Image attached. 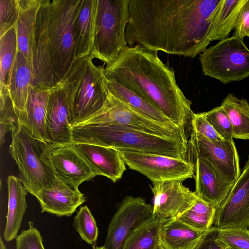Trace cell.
<instances>
[{
    "label": "cell",
    "instance_id": "obj_1",
    "mask_svg": "<svg viewBox=\"0 0 249 249\" xmlns=\"http://www.w3.org/2000/svg\"><path fill=\"white\" fill-rule=\"evenodd\" d=\"M220 1L129 0L127 44L194 58L211 43L210 18Z\"/></svg>",
    "mask_w": 249,
    "mask_h": 249
},
{
    "label": "cell",
    "instance_id": "obj_2",
    "mask_svg": "<svg viewBox=\"0 0 249 249\" xmlns=\"http://www.w3.org/2000/svg\"><path fill=\"white\" fill-rule=\"evenodd\" d=\"M175 71L164 63L157 52L139 45L128 46L112 64L106 66L107 79L143 98L169 118L187 136L192 130V102L182 91Z\"/></svg>",
    "mask_w": 249,
    "mask_h": 249
},
{
    "label": "cell",
    "instance_id": "obj_3",
    "mask_svg": "<svg viewBox=\"0 0 249 249\" xmlns=\"http://www.w3.org/2000/svg\"><path fill=\"white\" fill-rule=\"evenodd\" d=\"M72 143H83L118 150L158 154L186 160L187 141L162 137L116 124L71 126Z\"/></svg>",
    "mask_w": 249,
    "mask_h": 249
},
{
    "label": "cell",
    "instance_id": "obj_4",
    "mask_svg": "<svg viewBox=\"0 0 249 249\" xmlns=\"http://www.w3.org/2000/svg\"><path fill=\"white\" fill-rule=\"evenodd\" d=\"M89 54L77 59L62 84L69 98L71 124L79 125L100 113L109 97L105 68Z\"/></svg>",
    "mask_w": 249,
    "mask_h": 249
},
{
    "label": "cell",
    "instance_id": "obj_5",
    "mask_svg": "<svg viewBox=\"0 0 249 249\" xmlns=\"http://www.w3.org/2000/svg\"><path fill=\"white\" fill-rule=\"evenodd\" d=\"M11 133L9 152L18 166V178L35 196L56 178L51 161V145L33 136L20 122Z\"/></svg>",
    "mask_w": 249,
    "mask_h": 249
},
{
    "label": "cell",
    "instance_id": "obj_6",
    "mask_svg": "<svg viewBox=\"0 0 249 249\" xmlns=\"http://www.w3.org/2000/svg\"><path fill=\"white\" fill-rule=\"evenodd\" d=\"M129 0H97L90 54L106 66L114 62L127 47L126 29Z\"/></svg>",
    "mask_w": 249,
    "mask_h": 249
},
{
    "label": "cell",
    "instance_id": "obj_7",
    "mask_svg": "<svg viewBox=\"0 0 249 249\" xmlns=\"http://www.w3.org/2000/svg\"><path fill=\"white\" fill-rule=\"evenodd\" d=\"M84 0H51L49 33L56 78L64 81L76 59L75 25Z\"/></svg>",
    "mask_w": 249,
    "mask_h": 249
},
{
    "label": "cell",
    "instance_id": "obj_8",
    "mask_svg": "<svg viewBox=\"0 0 249 249\" xmlns=\"http://www.w3.org/2000/svg\"><path fill=\"white\" fill-rule=\"evenodd\" d=\"M199 60L204 75L223 84L249 76V49L242 39L234 36L205 49Z\"/></svg>",
    "mask_w": 249,
    "mask_h": 249
},
{
    "label": "cell",
    "instance_id": "obj_9",
    "mask_svg": "<svg viewBox=\"0 0 249 249\" xmlns=\"http://www.w3.org/2000/svg\"><path fill=\"white\" fill-rule=\"evenodd\" d=\"M51 0H42L33 33L31 47L32 86L51 89L59 84L54 71L49 33Z\"/></svg>",
    "mask_w": 249,
    "mask_h": 249
},
{
    "label": "cell",
    "instance_id": "obj_10",
    "mask_svg": "<svg viewBox=\"0 0 249 249\" xmlns=\"http://www.w3.org/2000/svg\"><path fill=\"white\" fill-rule=\"evenodd\" d=\"M125 164L152 182L183 181L194 176V163L188 160L164 155L118 150Z\"/></svg>",
    "mask_w": 249,
    "mask_h": 249
},
{
    "label": "cell",
    "instance_id": "obj_11",
    "mask_svg": "<svg viewBox=\"0 0 249 249\" xmlns=\"http://www.w3.org/2000/svg\"><path fill=\"white\" fill-rule=\"evenodd\" d=\"M119 124L154 135L187 141V136L180 129L167 126L140 114L109 93L104 109L81 124Z\"/></svg>",
    "mask_w": 249,
    "mask_h": 249
},
{
    "label": "cell",
    "instance_id": "obj_12",
    "mask_svg": "<svg viewBox=\"0 0 249 249\" xmlns=\"http://www.w3.org/2000/svg\"><path fill=\"white\" fill-rule=\"evenodd\" d=\"M189 145L195 158L206 160L227 182L233 185L241 172L234 140L212 141L192 130Z\"/></svg>",
    "mask_w": 249,
    "mask_h": 249
},
{
    "label": "cell",
    "instance_id": "obj_13",
    "mask_svg": "<svg viewBox=\"0 0 249 249\" xmlns=\"http://www.w3.org/2000/svg\"><path fill=\"white\" fill-rule=\"evenodd\" d=\"M153 206L145 199L128 196L124 198L112 217L104 249H122L131 232L152 215Z\"/></svg>",
    "mask_w": 249,
    "mask_h": 249
},
{
    "label": "cell",
    "instance_id": "obj_14",
    "mask_svg": "<svg viewBox=\"0 0 249 249\" xmlns=\"http://www.w3.org/2000/svg\"><path fill=\"white\" fill-rule=\"evenodd\" d=\"M214 227L249 230V156L224 202L217 208Z\"/></svg>",
    "mask_w": 249,
    "mask_h": 249
},
{
    "label": "cell",
    "instance_id": "obj_15",
    "mask_svg": "<svg viewBox=\"0 0 249 249\" xmlns=\"http://www.w3.org/2000/svg\"><path fill=\"white\" fill-rule=\"evenodd\" d=\"M152 216L160 221L176 219L196 201L197 196L183 181L172 180L152 182Z\"/></svg>",
    "mask_w": 249,
    "mask_h": 249
},
{
    "label": "cell",
    "instance_id": "obj_16",
    "mask_svg": "<svg viewBox=\"0 0 249 249\" xmlns=\"http://www.w3.org/2000/svg\"><path fill=\"white\" fill-rule=\"evenodd\" d=\"M45 142L53 146L72 143L69 98L62 83L52 90L49 96Z\"/></svg>",
    "mask_w": 249,
    "mask_h": 249
},
{
    "label": "cell",
    "instance_id": "obj_17",
    "mask_svg": "<svg viewBox=\"0 0 249 249\" xmlns=\"http://www.w3.org/2000/svg\"><path fill=\"white\" fill-rule=\"evenodd\" d=\"M51 158L56 177L71 187L78 188L97 176L71 144L51 145Z\"/></svg>",
    "mask_w": 249,
    "mask_h": 249
},
{
    "label": "cell",
    "instance_id": "obj_18",
    "mask_svg": "<svg viewBox=\"0 0 249 249\" xmlns=\"http://www.w3.org/2000/svg\"><path fill=\"white\" fill-rule=\"evenodd\" d=\"M35 197L40 203L41 213L59 217L71 216L85 201L78 188L71 187L56 178L48 187L39 190Z\"/></svg>",
    "mask_w": 249,
    "mask_h": 249
},
{
    "label": "cell",
    "instance_id": "obj_19",
    "mask_svg": "<svg viewBox=\"0 0 249 249\" xmlns=\"http://www.w3.org/2000/svg\"><path fill=\"white\" fill-rule=\"evenodd\" d=\"M71 145L97 176L107 177L115 183L126 170V164L116 149L83 143Z\"/></svg>",
    "mask_w": 249,
    "mask_h": 249
},
{
    "label": "cell",
    "instance_id": "obj_20",
    "mask_svg": "<svg viewBox=\"0 0 249 249\" xmlns=\"http://www.w3.org/2000/svg\"><path fill=\"white\" fill-rule=\"evenodd\" d=\"M195 191L197 196L219 207L225 200L233 185L224 180L206 160L195 158Z\"/></svg>",
    "mask_w": 249,
    "mask_h": 249
},
{
    "label": "cell",
    "instance_id": "obj_21",
    "mask_svg": "<svg viewBox=\"0 0 249 249\" xmlns=\"http://www.w3.org/2000/svg\"><path fill=\"white\" fill-rule=\"evenodd\" d=\"M32 82L31 65L23 54L18 50L10 73L7 89L19 120L25 112Z\"/></svg>",
    "mask_w": 249,
    "mask_h": 249
},
{
    "label": "cell",
    "instance_id": "obj_22",
    "mask_svg": "<svg viewBox=\"0 0 249 249\" xmlns=\"http://www.w3.org/2000/svg\"><path fill=\"white\" fill-rule=\"evenodd\" d=\"M53 89L30 86L25 112L19 120L33 136L44 141L48 101Z\"/></svg>",
    "mask_w": 249,
    "mask_h": 249
},
{
    "label": "cell",
    "instance_id": "obj_23",
    "mask_svg": "<svg viewBox=\"0 0 249 249\" xmlns=\"http://www.w3.org/2000/svg\"><path fill=\"white\" fill-rule=\"evenodd\" d=\"M8 209L4 238L6 241L16 239L20 228L23 218L28 207L26 200L27 191L18 178L8 177Z\"/></svg>",
    "mask_w": 249,
    "mask_h": 249
},
{
    "label": "cell",
    "instance_id": "obj_24",
    "mask_svg": "<svg viewBox=\"0 0 249 249\" xmlns=\"http://www.w3.org/2000/svg\"><path fill=\"white\" fill-rule=\"evenodd\" d=\"M207 231L196 229L177 219H166L160 226V241L166 249H195Z\"/></svg>",
    "mask_w": 249,
    "mask_h": 249
},
{
    "label": "cell",
    "instance_id": "obj_25",
    "mask_svg": "<svg viewBox=\"0 0 249 249\" xmlns=\"http://www.w3.org/2000/svg\"><path fill=\"white\" fill-rule=\"evenodd\" d=\"M106 82L107 90L112 96L135 111L161 124L179 128L159 109L134 92L115 82L106 79Z\"/></svg>",
    "mask_w": 249,
    "mask_h": 249
},
{
    "label": "cell",
    "instance_id": "obj_26",
    "mask_svg": "<svg viewBox=\"0 0 249 249\" xmlns=\"http://www.w3.org/2000/svg\"><path fill=\"white\" fill-rule=\"evenodd\" d=\"M42 0H16L18 17L16 24L18 50L26 58L31 67L33 33Z\"/></svg>",
    "mask_w": 249,
    "mask_h": 249
},
{
    "label": "cell",
    "instance_id": "obj_27",
    "mask_svg": "<svg viewBox=\"0 0 249 249\" xmlns=\"http://www.w3.org/2000/svg\"><path fill=\"white\" fill-rule=\"evenodd\" d=\"M97 0H84L75 25V56L79 59L91 53Z\"/></svg>",
    "mask_w": 249,
    "mask_h": 249
},
{
    "label": "cell",
    "instance_id": "obj_28",
    "mask_svg": "<svg viewBox=\"0 0 249 249\" xmlns=\"http://www.w3.org/2000/svg\"><path fill=\"white\" fill-rule=\"evenodd\" d=\"M246 0H221L210 18V41L228 38L234 29L241 9Z\"/></svg>",
    "mask_w": 249,
    "mask_h": 249
},
{
    "label": "cell",
    "instance_id": "obj_29",
    "mask_svg": "<svg viewBox=\"0 0 249 249\" xmlns=\"http://www.w3.org/2000/svg\"><path fill=\"white\" fill-rule=\"evenodd\" d=\"M230 120L233 138L249 140V103L229 93L220 105Z\"/></svg>",
    "mask_w": 249,
    "mask_h": 249
},
{
    "label": "cell",
    "instance_id": "obj_30",
    "mask_svg": "<svg viewBox=\"0 0 249 249\" xmlns=\"http://www.w3.org/2000/svg\"><path fill=\"white\" fill-rule=\"evenodd\" d=\"M161 222L152 215L131 232L122 249H155L160 241Z\"/></svg>",
    "mask_w": 249,
    "mask_h": 249
},
{
    "label": "cell",
    "instance_id": "obj_31",
    "mask_svg": "<svg viewBox=\"0 0 249 249\" xmlns=\"http://www.w3.org/2000/svg\"><path fill=\"white\" fill-rule=\"evenodd\" d=\"M217 208L197 197L195 203L176 219L196 229L207 231L214 224Z\"/></svg>",
    "mask_w": 249,
    "mask_h": 249
},
{
    "label": "cell",
    "instance_id": "obj_32",
    "mask_svg": "<svg viewBox=\"0 0 249 249\" xmlns=\"http://www.w3.org/2000/svg\"><path fill=\"white\" fill-rule=\"evenodd\" d=\"M18 51L16 26L0 37V89L7 87L10 73Z\"/></svg>",
    "mask_w": 249,
    "mask_h": 249
},
{
    "label": "cell",
    "instance_id": "obj_33",
    "mask_svg": "<svg viewBox=\"0 0 249 249\" xmlns=\"http://www.w3.org/2000/svg\"><path fill=\"white\" fill-rule=\"evenodd\" d=\"M73 227L81 238L93 247L96 246L98 228L90 210L86 205L81 207L74 218Z\"/></svg>",
    "mask_w": 249,
    "mask_h": 249
},
{
    "label": "cell",
    "instance_id": "obj_34",
    "mask_svg": "<svg viewBox=\"0 0 249 249\" xmlns=\"http://www.w3.org/2000/svg\"><path fill=\"white\" fill-rule=\"evenodd\" d=\"M203 113L207 120L220 137L226 141L233 139L230 120L221 106Z\"/></svg>",
    "mask_w": 249,
    "mask_h": 249
},
{
    "label": "cell",
    "instance_id": "obj_35",
    "mask_svg": "<svg viewBox=\"0 0 249 249\" xmlns=\"http://www.w3.org/2000/svg\"><path fill=\"white\" fill-rule=\"evenodd\" d=\"M0 125L5 126L12 132L19 123L18 113L10 97L7 87L0 89Z\"/></svg>",
    "mask_w": 249,
    "mask_h": 249
},
{
    "label": "cell",
    "instance_id": "obj_36",
    "mask_svg": "<svg viewBox=\"0 0 249 249\" xmlns=\"http://www.w3.org/2000/svg\"><path fill=\"white\" fill-rule=\"evenodd\" d=\"M218 238L232 248L249 249V230L239 227L217 228Z\"/></svg>",
    "mask_w": 249,
    "mask_h": 249
},
{
    "label": "cell",
    "instance_id": "obj_37",
    "mask_svg": "<svg viewBox=\"0 0 249 249\" xmlns=\"http://www.w3.org/2000/svg\"><path fill=\"white\" fill-rule=\"evenodd\" d=\"M28 229L22 230L16 238V249H45L40 231L32 221Z\"/></svg>",
    "mask_w": 249,
    "mask_h": 249
},
{
    "label": "cell",
    "instance_id": "obj_38",
    "mask_svg": "<svg viewBox=\"0 0 249 249\" xmlns=\"http://www.w3.org/2000/svg\"><path fill=\"white\" fill-rule=\"evenodd\" d=\"M18 17L16 0H0V37L16 26Z\"/></svg>",
    "mask_w": 249,
    "mask_h": 249
},
{
    "label": "cell",
    "instance_id": "obj_39",
    "mask_svg": "<svg viewBox=\"0 0 249 249\" xmlns=\"http://www.w3.org/2000/svg\"><path fill=\"white\" fill-rule=\"evenodd\" d=\"M192 131L198 133L212 141L225 142V140L216 132L206 119L204 113H194L192 122Z\"/></svg>",
    "mask_w": 249,
    "mask_h": 249
},
{
    "label": "cell",
    "instance_id": "obj_40",
    "mask_svg": "<svg viewBox=\"0 0 249 249\" xmlns=\"http://www.w3.org/2000/svg\"><path fill=\"white\" fill-rule=\"evenodd\" d=\"M195 249H231V248L218 238L217 228L214 226L206 232Z\"/></svg>",
    "mask_w": 249,
    "mask_h": 249
},
{
    "label": "cell",
    "instance_id": "obj_41",
    "mask_svg": "<svg viewBox=\"0 0 249 249\" xmlns=\"http://www.w3.org/2000/svg\"><path fill=\"white\" fill-rule=\"evenodd\" d=\"M233 36L243 40L249 34V0H246L239 12Z\"/></svg>",
    "mask_w": 249,
    "mask_h": 249
},
{
    "label": "cell",
    "instance_id": "obj_42",
    "mask_svg": "<svg viewBox=\"0 0 249 249\" xmlns=\"http://www.w3.org/2000/svg\"><path fill=\"white\" fill-rule=\"evenodd\" d=\"M0 249H7L1 236H0Z\"/></svg>",
    "mask_w": 249,
    "mask_h": 249
},
{
    "label": "cell",
    "instance_id": "obj_43",
    "mask_svg": "<svg viewBox=\"0 0 249 249\" xmlns=\"http://www.w3.org/2000/svg\"><path fill=\"white\" fill-rule=\"evenodd\" d=\"M155 249H166L160 241Z\"/></svg>",
    "mask_w": 249,
    "mask_h": 249
},
{
    "label": "cell",
    "instance_id": "obj_44",
    "mask_svg": "<svg viewBox=\"0 0 249 249\" xmlns=\"http://www.w3.org/2000/svg\"><path fill=\"white\" fill-rule=\"evenodd\" d=\"M93 249H104V247H103V246L98 247V246L96 245V246L93 247Z\"/></svg>",
    "mask_w": 249,
    "mask_h": 249
},
{
    "label": "cell",
    "instance_id": "obj_45",
    "mask_svg": "<svg viewBox=\"0 0 249 249\" xmlns=\"http://www.w3.org/2000/svg\"><path fill=\"white\" fill-rule=\"evenodd\" d=\"M231 248V249H235V248Z\"/></svg>",
    "mask_w": 249,
    "mask_h": 249
},
{
    "label": "cell",
    "instance_id": "obj_46",
    "mask_svg": "<svg viewBox=\"0 0 249 249\" xmlns=\"http://www.w3.org/2000/svg\"><path fill=\"white\" fill-rule=\"evenodd\" d=\"M248 37H249V35H248Z\"/></svg>",
    "mask_w": 249,
    "mask_h": 249
}]
</instances>
